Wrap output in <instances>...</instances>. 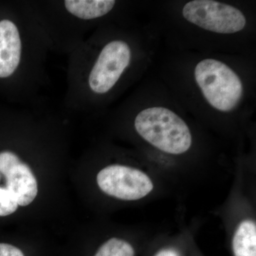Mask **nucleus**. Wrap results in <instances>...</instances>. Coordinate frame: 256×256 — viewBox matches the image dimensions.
<instances>
[{"mask_svg":"<svg viewBox=\"0 0 256 256\" xmlns=\"http://www.w3.org/2000/svg\"><path fill=\"white\" fill-rule=\"evenodd\" d=\"M18 206L14 195L8 188H0V216H6L14 213Z\"/></svg>","mask_w":256,"mask_h":256,"instance_id":"9b49d317","label":"nucleus"},{"mask_svg":"<svg viewBox=\"0 0 256 256\" xmlns=\"http://www.w3.org/2000/svg\"><path fill=\"white\" fill-rule=\"evenodd\" d=\"M50 52L26 0L16 3L9 16L0 18V80L10 82L23 106L43 102L40 94L50 82Z\"/></svg>","mask_w":256,"mask_h":256,"instance_id":"f257e3e1","label":"nucleus"},{"mask_svg":"<svg viewBox=\"0 0 256 256\" xmlns=\"http://www.w3.org/2000/svg\"><path fill=\"white\" fill-rule=\"evenodd\" d=\"M195 79L202 94L212 107L222 112L234 110L242 96L240 78L230 67L215 60L197 64Z\"/></svg>","mask_w":256,"mask_h":256,"instance_id":"39448f33","label":"nucleus"},{"mask_svg":"<svg viewBox=\"0 0 256 256\" xmlns=\"http://www.w3.org/2000/svg\"><path fill=\"white\" fill-rule=\"evenodd\" d=\"M52 52L68 55L86 40L92 23L110 14L114 0H26Z\"/></svg>","mask_w":256,"mask_h":256,"instance_id":"7ed1b4c3","label":"nucleus"},{"mask_svg":"<svg viewBox=\"0 0 256 256\" xmlns=\"http://www.w3.org/2000/svg\"><path fill=\"white\" fill-rule=\"evenodd\" d=\"M64 106L69 112H87L98 98L110 94L129 68L132 50L127 42L114 38L100 44L88 37L68 55Z\"/></svg>","mask_w":256,"mask_h":256,"instance_id":"f03ea898","label":"nucleus"},{"mask_svg":"<svg viewBox=\"0 0 256 256\" xmlns=\"http://www.w3.org/2000/svg\"><path fill=\"white\" fill-rule=\"evenodd\" d=\"M134 248L122 239L112 238L104 242L92 256H134Z\"/></svg>","mask_w":256,"mask_h":256,"instance_id":"9d476101","label":"nucleus"},{"mask_svg":"<svg viewBox=\"0 0 256 256\" xmlns=\"http://www.w3.org/2000/svg\"><path fill=\"white\" fill-rule=\"evenodd\" d=\"M97 183L104 193L126 201L140 200L153 190L152 182L146 173L121 164L109 165L100 170Z\"/></svg>","mask_w":256,"mask_h":256,"instance_id":"0eeeda50","label":"nucleus"},{"mask_svg":"<svg viewBox=\"0 0 256 256\" xmlns=\"http://www.w3.org/2000/svg\"><path fill=\"white\" fill-rule=\"evenodd\" d=\"M154 256H180V255L174 249L168 248L160 250Z\"/></svg>","mask_w":256,"mask_h":256,"instance_id":"ddd939ff","label":"nucleus"},{"mask_svg":"<svg viewBox=\"0 0 256 256\" xmlns=\"http://www.w3.org/2000/svg\"><path fill=\"white\" fill-rule=\"evenodd\" d=\"M234 256H256V226L252 220H244L234 234Z\"/></svg>","mask_w":256,"mask_h":256,"instance_id":"1a4fd4ad","label":"nucleus"},{"mask_svg":"<svg viewBox=\"0 0 256 256\" xmlns=\"http://www.w3.org/2000/svg\"><path fill=\"white\" fill-rule=\"evenodd\" d=\"M0 256H28L21 248L8 242H0Z\"/></svg>","mask_w":256,"mask_h":256,"instance_id":"f8f14e48","label":"nucleus"},{"mask_svg":"<svg viewBox=\"0 0 256 256\" xmlns=\"http://www.w3.org/2000/svg\"><path fill=\"white\" fill-rule=\"evenodd\" d=\"M134 126L143 139L164 152L183 154L192 146L188 124L165 108H150L141 111L134 119Z\"/></svg>","mask_w":256,"mask_h":256,"instance_id":"20e7f679","label":"nucleus"},{"mask_svg":"<svg viewBox=\"0 0 256 256\" xmlns=\"http://www.w3.org/2000/svg\"><path fill=\"white\" fill-rule=\"evenodd\" d=\"M184 18L204 30L218 34H234L245 28L246 20L230 5L212 0H194L185 4Z\"/></svg>","mask_w":256,"mask_h":256,"instance_id":"423d86ee","label":"nucleus"},{"mask_svg":"<svg viewBox=\"0 0 256 256\" xmlns=\"http://www.w3.org/2000/svg\"><path fill=\"white\" fill-rule=\"evenodd\" d=\"M6 178V188L18 200V206H26L36 198L38 184L30 165L20 159L2 174Z\"/></svg>","mask_w":256,"mask_h":256,"instance_id":"6e6552de","label":"nucleus"},{"mask_svg":"<svg viewBox=\"0 0 256 256\" xmlns=\"http://www.w3.org/2000/svg\"><path fill=\"white\" fill-rule=\"evenodd\" d=\"M1 176H2V174H1V173H0V180H1Z\"/></svg>","mask_w":256,"mask_h":256,"instance_id":"4468645a","label":"nucleus"}]
</instances>
